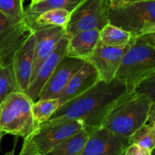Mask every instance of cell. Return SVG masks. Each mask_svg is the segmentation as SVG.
Here are the masks:
<instances>
[{
    "label": "cell",
    "instance_id": "ac0fdd59",
    "mask_svg": "<svg viewBox=\"0 0 155 155\" xmlns=\"http://www.w3.org/2000/svg\"><path fill=\"white\" fill-rule=\"evenodd\" d=\"M92 130L83 129L68 137L44 155H78Z\"/></svg>",
    "mask_w": 155,
    "mask_h": 155
},
{
    "label": "cell",
    "instance_id": "7a4b0ae2",
    "mask_svg": "<svg viewBox=\"0 0 155 155\" xmlns=\"http://www.w3.org/2000/svg\"><path fill=\"white\" fill-rule=\"evenodd\" d=\"M154 114V100L137 90H130L112 104L101 126L128 138Z\"/></svg>",
    "mask_w": 155,
    "mask_h": 155
},
{
    "label": "cell",
    "instance_id": "52a82bcc",
    "mask_svg": "<svg viewBox=\"0 0 155 155\" xmlns=\"http://www.w3.org/2000/svg\"><path fill=\"white\" fill-rule=\"evenodd\" d=\"M110 8V0H83L71 12L65 36L69 39L83 30H101L109 24Z\"/></svg>",
    "mask_w": 155,
    "mask_h": 155
},
{
    "label": "cell",
    "instance_id": "e0dca14e",
    "mask_svg": "<svg viewBox=\"0 0 155 155\" xmlns=\"http://www.w3.org/2000/svg\"><path fill=\"white\" fill-rule=\"evenodd\" d=\"M83 0H44L36 4H30L24 9V20L27 26L30 25L39 15L51 9H62L71 13Z\"/></svg>",
    "mask_w": 155,
    "mask_h": 155
},
{
    "label": "cell",
    "instance_id": "5b68a950",
    "mask_svg": "<svg viewBox=\"0 0 155 155\" xmlns=\"http://www.w3.org/2000/svg\"><path fill=\"white\" fill-rule=\"evenodd\" d=\"M109 24L129 32L133 37L155 33V1L110 7Z\"/></svg>",
    "mask_w": 155,
    "mask_h": 155
},
{
    "label": "cell",
    "instance_id": "4fadbf2b",
    "mask_svg": "<svg viewBox=\"0 0 155 155\" xmlns=\"http://www.w3.org/2000/svg\"><path fill=\"white\" fill-rule=\"evenodd\" d=\"M35 38L30 32L22 45L15 51L12 65L18 91L25 93L32 76Z\"/></svg>",
    "mask_w": 155,
    "mask_h": 155
},
{
    "label": "cell",
    "instance_id": "603a6c76",
    "mask_svg": "<svg viewBox=\"0 0 155 155\" xmlns=\"http://www.w3.org/2000/svg\"><path fill=\"white\" fill-rule=\"evenodd\" d=\"M129 143L153 152L155 145L154 122H148L141 126L131 136L129 137Z\"/></svg>",
    "mask_w": 155,
    "mask_h": 155
},
{
    "label": "cell",
    "instance_id": "7c38bea8",
    "mask_svg": "<svg viewBox=\"0 0 155 155\" xmlns=\"http://www.w3.org/2000/svg\"><path fill=\"white\" fill-rule=\"evenodd\" d=\"M31 30L27 26L12 25L0 12V62L12 64L15 51L22 45Z\"/></svg>",
    "mask_w": 155,
    "mask_h": 155
},
{
    "label": "cell",
    "instance_id": "83f0119b",
    "mask_svg": "<svg viewBox=\"0 0 155 155\" xmlns=\"http://www.w3.org/2000/svg\"><path fill=\"white\" fill-rule=\"evenodd\" d=\"M120 0H110V7H115L120 5Z\"/></svg>",
    "mask_w": 155,
    "mask_h": 155
},
{
    "label": "cell",
    "instance_id": "9a60e30c",
    "mask_svg": "<svg viewBox=\"0 0 155 155\" xmlns=\"http://www.w3.org/2000/svg\"><path fill=\"white\" fill-rule=\"evenodd\" d=\"M100 80L95 68L89 62H86L83 67L71 78L57 97L60 106L86 92Z\"/></svg>",
    "mask_w": 155,
    "mask_h": 155
},
{
    "label": "cell",
    "instance_id": "f546056e",
    "mask_svg": "<svg viewBox=\"0 0 155 155\" xmlns=\"http://www.w3.org/2000/svg\"><path fill=\"white\" fill-rule=\"evenodd\" d=\"M5 134L2 133V132H0V147H1V142H2V137Z\"/></svg>",
    "mask_w": 155,
    "mask_h": 155
},
{
    "label": "cell",
    "instance_id": "d6986e66",
    "mask_svg": "<svg viewBox=\"0 0 155 155\" xmlns=\"http://www.w3.org/2000/svg\"><path fill=\"white\" fill-rule=\"evenodd\" d=\"M70 13L68 11L62 9H51L43 12L32 22L28 27L30 30L48 26H58V27H66L70 18Z\"/></svg>",
    "mask_w": 155,
    "mask_h": 155
},
{
    "label": "cell",
    "instance_id": "3957f363",
    "mask_svg": "<svg viewBox=\"0 0 155 155\" xmlns=\"http://www.w3.org/2000/svg\"><path fill=\"white\" fill-rule=\"evenodd\" d=\"M155 75V33L135 38L121 59L114 79L127 90H135L142 82Z\"/></svg>",
    "mask_w": 155,
    "mask_h": 155
},
{
    "label": "cell",
    "instance_id": "30bf717a",
    "mask_svg": "<svg viewBox=\"0 0 155 155\" xmlns=\"http://www.w3.org/2000/svg\"><path fill=\"white\" fill-rule=\"evenodd\" d=\"M85 63L82 59L64 56L42 88L38 100L57 98L71 78Z\"/></svg>",
    "mask_w": 155,
    "mask_h": 155
},
{
    "label": "cell",
    "instance_id": "2e32d148",
    "mask_svg": "<svg viewBox=\"0 0 155 155\" xmlns=\"http://www.w3.org/2000/svg\"><path fill=\"white\" fill-rule=\"evenodd\" d=\"M99 41V30L79 32L68 39L66 56L86 62Z\"/></svg>",
    "mask_w": 155,
    "mask_h": 155
},
{
    "label": "cell",
    "instance_id": "484cf974",
    "mask_svg": "<svg viewBox=\"0 0 155 155\" xmlns=\"http://www.w3.org/2000/svg\"><path fill=\"white\" fill-rule=\"evenodd\" d=\"M145 1H155V0H120V5L129 4V3L139 2H145Z\"/></svg>",
    "mask_w": 155,
    "mask_h": 155
},
{
    "label": "cell",
    "instance_id": "8992f818",
    "mask_svg": "<svg viewBox=\"0 0 155 155\" xmlns=\"http://www.w3.org/2000/svg\"><path fill=\"white\" fill-rule=\"evenodd\" d=\"M85 129L80 120L63 122H44L24 138L18 155H44L68 137Z\"/></svg>",
    "mask_w": 155,
    "mask_h": 155
},
{
    "label": "cell",
    "instance_id": "8fae6325",
    "mask_svg": "<svg viewBox=\"0 0 155 155\" xmlns=\"http://www.w3.org/2000/svg\"><path fill=\"white\" fill-rule=\"evenodd\" d=\"M31 31L34 35L35 45L33 71L30 81L35 76L41 64L51 54L60 40L65 35V28L58 26H48L33 29Z\"/></svg>",
    "mask_w": 155,
    "mask_h": 155
},
{
    "label": "cell",
    "instance_id": "4316f807",
    "mask_svg": "<svg viewBox=\"0 0 155 155\" xmlns=\"http://www.w3.org/2000/svg\"><path fill=\"white\" fill-rule=\"evenodd\" d=\"M17 141H18V139H16V141H15V144H14V147H13V148H12V150H10V151L7 152V153H5V155H15V147H16Z\"/></svg>",
    "mask_w": 155,
    "mask_h": 155
},
{
    "label": "cell",
    "instance_id": "cb8c5ba5",
    "mask_svg": "<svg viewBox=\"0 0 155 155\" xmlns=\"http://www.w3.org/2000/svg\"><path fill=\"white\" fill-rule=\"evenodd\" d=\"M18 91L12 65L0 62V103L11 93Z\"/></svg>",
    "mask_w": 155,
    "mask_h": 155
},
{
    "label": "cell",
    "instance_id": "44dd1931",
    "mask_svg": "<svg viewBox=\"0 0 155 155\" xmlns=\"http://www.w3.org/2000/svg\"><path fill=\"white\" fill-rule=\"evenodd\" d=\"M60 107L58 98L38 100L32 104V112L36 128L48 121Z\"/></svg>",
    "mask_w": 155,
    "mask_h": 155
},
{
    "label": "cell",
    "instance_id": "9c48e42d",
    "mask_svg": "<svg viewBox=\"0 0 155 155\" xmlns=\"http://www.w3.org/2000/svg\"><path fill=\"white\" fill-rule=\"evenodd\" d=\"M129 144L128 138L120 136L100 126L90 132L78 155H121Z\"/></svg>",
    "mask_w": 155,
    "mask_h": 155
},
{
    "label": "cell",
    "instance_id": "ffe728a7",
    "mask_svg": "<svg viewBox=\"0 0 155 155\" xmlns=\"http://www.w3.org/2000/svg\"><path fill=\"white\" fill-rule=\"evenodd\" d=\"M133 38L129 32L110 24L99 30V42L107 46H123L128 44Z\"/></svg>",
    "mask_w": 155,
    "mask_h": 155
},
{
    "label": "cell",
    "instance_id": "ba28073f",
    "mask_svg": "<svg viewBox=\"0 0 155 155\" xmlns=\"http://www.w3.org/2000/svg\"><path fill=\"white\" fill-rule=\"evenodd\" d=\"M133 37L128 44L123 46H107L98 41L86 62L92 65L98 72L100 79L107 83L114 79L123 56L134 41Z\"/></svg>",
    "mask_w": 155,
    "mask_h": 155
},
{
    "label": "cell",
    "instance_id": "277c9868",
    "mask_svg": "<svg viewBox=\"0 0 155 155\" xmlns=\"http://www.w3.org/2000/svg\"><path fill=\"white\" fill-rule=\"evenodd\" d=\"M31 101L24 92L11 93L0 103V132L25 138L36 126Z\"/></svg>",
    "mask_w": 155,
    "mask_h": 155
},
{
    "label": "cell",
    "instance_id": "6da1fadb",
    "mask_svg": "<svg viewBox=\"0 0 155 155\" xmlns=\"http://www.w3.org/2000/svg\"><path fill=\"white\" fill-rule=\"evenodd\" d=\"M127 91L126 85L116 79L109 83L100 80L86 92L60 106L45 122L80 120L86 129L94 130L101 126L112 104Z\"/></svg>",
    "mask_w": 155,
    "mask_h": 155
},
{
    "label": "cell",
    "instance_id": "d4e9b609",
    "mask_svg": "<svg viewBox=\"0 0 155 155\" xmlns=\"http://www.w3.org/2000/svg\"><path fill=\"white\" fill-rule=\"evenodd\" d=\"M121 155H153V152L140 147L136 144H130L126 147Z\"/></svg>",
    "mask_w": 155,
    "mask_h": 155
},
{
    "label": "cell",
    "instance_id": "5bb4252c",
    "mask_svg": "<svg viewBox=\"0 0 155 155\" xmlns=\"http://www.w3.org/2000/svg\"><path fill=\"white\" fill-rule=\"evenodd\" d=\"M68 42V38L64 35L60 40L51 54L41 64L35 76L30 81L25 94L33 103L38 100L45 84L51 75L61 59L66 56Z\"/></svg>",
    "mask_w": 155,
    "mask_h": 155
},
{
    "label": "cell",
    "instance_id": "7402d4cb",
    "mask_svg": "<svg viewBox=\"0 0 155 155\" xmlns=\"http://www.w3.org/2000/svg\"><path fill=\"white\" fill-rule=\"evenodd\" d=\"M24 0H0V12L15 26H27L24 20Z\"/></svg>",
    "mask_w": 155,
    "mask_h": 155
},
{
    "label": "cell",
    "instance_id": "f1b7e54d",
    "mask_svg": "<svg viewBox=\"0 0 155 155\" xmlns=\"http://www.w3.org/2000/svg\"><path fill=\"white\" fill-rule=\"evenodd\" d=\"M30 1H31L30 4H36V3L44 1V0H30Z\"/></svg>",
    "mask_w": 155,
    "mask_h": 155
}]
</instances>
